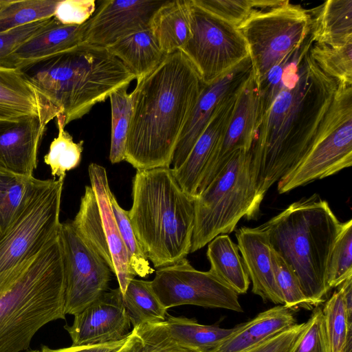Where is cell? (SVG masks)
Wrapping results in <instances>:
<instances>
[{"label": "cell", "mask_w": 352, "mask_h": 352, "mask_svg": "<svg viewBox=\"0 0 352 352\" xmlns=\"http://www.w3.org/2000/svg\"><path fill=\"white\" fill-rule=\"evenodd\" d=\"M30 115L56 117L22 71L0 67V121Z\"/></svg>", "instance_id": "603a6c76"}, {"label": "cell", "mask_w": 352, "mask_h": 352, "mask_svg": "<svg viewBox=\"0 0 352 352\" xmlns=\"http://www.w3.org/2000/svg\"><path fill=\"white\" fill-rule=\"evenodd\" d=\"M239 91L219 107L184 163L175 170L171 168L182 190L194 199L203 175L224 135Z\"/></svg>", "instance_id": "ffe728a7"}, {"label": "cell", "mask_w": 352, "mask_h": 352, "mask_svg": "<svg viewBox=\"0 0 352 352\" xmlns=\"http://www.w3.org/2000/svg\"><path fill=\"white\" fill-rule=\"evenodd\" d=\"M65 294L59 234L33 259L14 287L0 296V352L29 350L40 329L65 319Z\"/></svg>", "instance_id": "8992f818"}, {"label": "cell", "mask_w": 352, "mask_h": 352, "mask_svg": "<svg viewBox=\"0 0 352 352\" xmlns=\"http://www.w3.org/2000/svg\"><path fill=\"white\" fill-rule=\"evenodd\" d=\"M91 186H86L79 210L72 221L81 239L107 264L122 294L135 275L131 270L111 204L106 169L96 163L88 167Z\"/></svg>", "instance_id": "9c48e42d"}, {"label": "cell", "mask_w": 352, "mask_h": 352, "mask_svg": "<svg viewBox=\"0 0 352 352\" xmlns=\"http://www.w3.org/2000/svg\"><path fill=\"white\" fill-rule=\"evenodd\" d=\"M3 2H4V0H0V10L3 6Z\"/></svg>", "instance_id": "c3c4849f"}, {"label": "cell", "mask_w": 352, "mask_h": 352, "mask_svg": "<svg viewBox=\"0 0 352 352\" xmlns=\"http://www.w3.org/2000/svg\"><path fill=\"white\" fill-rule=\"evenodd\" d=\"M167 0H106L87 21L84 43L108 47L133 33L150 28L156 11Z\"/></svg>", "instance_id": "9a60e30c"}, {"label": "cell", "mask_w": 352, "mask_h": 352, "mask_svg": "<svg viewBox=\"0 0 352 352\" xmlns=\"http://www.w3.org/2000/svg\"><path fill=\"white\" fill-rule=\"evenodd\" d=\"M206 255L212 274L238 294L247 292L250 280L237 245L228 234H219L208 243Z\"/></svg>", "instance_id": "f1b7e54d"}, {"label": "cell", "mask_w": 352, "mask_h": 352, "mask_svg": "<svg viewBox=\"0 0 352 352\" xmlns=\"http://www.w3.org/2000/svg\"><path fill=\"white\" fill-rule=\"evenodd\" d=\"M58 136L51 142L48 153L44 156V162L51 169L56 179L64 181L66 172L78 167L81 161L83 140L75 142L72 136L65 129V118L59 114L56 117Z\"/></svg>", "instance_id": "836d02e7"}, {"label": "cell", "mask_w": 352, "mask_h": 352, "mask_svg": "<svg viewBox=\"0 0 352 352\" xmlns=\"http://www.w3.org/2000/svg\"><path fill=\"white\" fill-rule=\"evenodd\" d=\"M128 87L116 89L109 97L111 113L109 160L112 164L124 160L127 134L136 94L135 89L128 93Z\"/></svg>", "instance_id": "1f68e13d"}, {"label": "cell", "mask_w": 352, "mask_h": 352, "mask_svg": "<svg viewBox=\"0 0 352 352\" xmlns=\"http://www.w3.org/2000/svg\"><path fill=\"white\" fill-rule=\"evenodd\" d=\"M122 300L133 327L166 320L167 309L153 292L150 281L133 278L122 294Z\"/></svg>", "instance_id": "4dcf8cb0"}, {"label": "cell", "mask_w": 352, "mask_h": 352, "mask_svg": "<svg viewBox=\"0 0 352 352\" xmlns=\"http://www.w3.org/2000/svg\"><path fill=\"white\" fill-rule=\"evenodd\" d=\"M60 238L65 275V313L75 316L109 291L112 272L77 234L72 221L61 224Z\"/></svg>", "instance_id": "5bb4252c"}, {"label": "cell", "mask_w": 352, "mask_h": 352, "mask_svg": "<svg viewBox=\"0 0 352 352\" xmlns=\"http://www.w3.org/2000/svg\"><path fill=\"white\" fill-rule=\"evenodd\" d=\"M309 54L327 76L338 83L352 85V41L338 47L314 42Z\"/></svg>", "instance_id": "8d00e7d4"}, {"label": "cell", "mask_w": 352, "mask_h": 352, "mask_svg": "<svg viewBox=\"0 0 352 352\" xmlns=\"http://www.w3.org/2000/svg\"><path fill=\"white\" fill-rule=\"evenodd\" d=\"M130 327V319L119 287L107 291L75 315L71 326L64 327L70 336L73 346L118 342L129 335Z\"/></svg>", "instance_id": "e0dca14e"}, {"label": "cell", "mask_w": 352, "mask_h": 352, "mask_svg": "<svg viewBox=\"0 0 352 352\" xmlns=\"http://www.w3.org/2000/svg\"><path fill=\"white\" fill-rule=\"evenodd\" d=\"M271 258L275 280L281 294L283 305L290 310L314 309V306L305 296L292 270L272 248Z\"/></svg>", "instance_id": "60d3db41"}, {"label": "cell", "mask_w": 352, "mask_h": 352, "mask_svg": "<svg viewBox=\"0 0 352 352\" xmlns=\"http://www.w3.org/2000/svg\"><path fill=\"white\" fill-rule=\"evenodd\" d=\"M53 17L0 33V67L12 53L47 28Z\"/></svg>", "instance_id": "7bdbcfd3"}, {"label": "cell", "mask_w": 352, "mask_h": 352, "mask_svg": "<svg viewBox=\"0 0 352 352\" xmlns=\"http://www.w3.org/2000/svg\"><path fill=\"white\" fill-rule=\"evenodd\" d=\"M129 216L142 249L155 267L190 253L194 199L184 192L170 168L137 170Z\"/></svg>", "instance_id": "277c9868"}, {"label": "cell", "mask_w": 352, "mask_h": 352, "mask_svg": "<svg viewBox=\"0 0 352 352\" xmlns=\"http://www.w3.org/2000/svg\"><path fill=\"white\" fill-rule=\"evenodd\" d=\"M237 247L250 280L252 292L263 301L283 305L276 285L271 258L272 246L267 232L261 227L243 226L236 232Z\"/></svg>", "instance_id": "44dd1931"}, {"label": "cell", "mask_w": 352, "mask_h": 352, "mask_svg": "<svg viewBox=\"0 0 352 352\" xmlns=\"http://www.w3.org/2000/svg\"><path fill=\"white\" fill-rule=\"evenodd\" d=\"M87 22L63 25L54 16L39 34L12 53L1 67L23 70L84 43Z\"/></svg>", "instance_id": "7402d4cb"}, {"label": "cell", "mask_w": 352, "mask_h": 352, "mask_svg": "<svg viewBox=\"0 0 352 352\" xmlns=\"http://www.w3.org/2000/svg\"><path fill=\"white\" fill-rule=\"evenodd\" d=\"M322 310L331 352H352V317L346 315L340 290L333 293Z\"/></svg>", "instance_id": "d590c367"}, {"label": "cell", "mask_w": 352, "mask_h": 352, "mask_svg": "<svg viewBox=\"0 0 352 352\" xmlns=\"http://www.w3.org/2000/svg\"><path fill=\"white\" fill-rule=\"evenodd\" d=\"M249 51L258 85L267 72L297 47L311 29L308 11L286 1L282 5L256 10L238 26Z\"/></svg>", "instance_id": "30bf717a"}, {"label": "cell", "mask_w": 352, "mask_h": 352, "mask_svg": "<svg viewBox=\"0 0 352 352\" xmlns=\"http://www.w3.org/2000/svg\"><path fill=\"white\" fill-rule=\"evenodd\" d=\"M118 352H197L174 340L164 321L134 327Z\"/></svg>", "instance_id": "d6a6232c"}, {"label": "cell", "mask_w": 352, "mask_h": 352, "mask_svg": "<svg viewBox=\"0 0 352 352\" xmlns=\"http://www.w3.org/2000/svg\"><path fill=\"white\" fill-rule=\"evenodd\" d=\"M119 350H120V349H119ZM119 350H118V351H115V352H118V351H119Z\"/></svg>", "instance_id": "681fc988"}, {"label": "cell", "mask_w": 352, "mask_h": 352, "mask_svg": "<svg viewBox=\"0 0 352 352\" xmlns=\"http://www.w3.org/2000/svg\"><path fill=\"white\" fill-rule=\"evenodd\" d=\"M107 49L135 75L137 84L150 75L166 56L151 28L126 36Z\"/></svg>", "instance_id": "d4e9b609"}, {"label": "cell", "mask_w": 352, "mask_h": 352, "mask_svg": "<svg viewBox=\"0 0 352 352\" xmlns=\"http://www.w3.org/2000/svg\"><path fill=\"white\" fill-rule=\"evenodd\" d=\"M21 71L65 125L135 79L107 47L87 43Z\"/></svg>", "instance_id": "3957f363"}, {"label": "cell", "mask_w": 352, "mask_h": 352, "mask_svg": "<svg viewBox=\"0 0 352 352\" xmlns=\"http://www.w3.org/2000/svg\"><path fill=\"white\" fill-rule=\"evenodd\" d=\"M352 220L342 223L327 268L326 284L329 290L338 287L352 277Z\"/></svg>", "instance_id": "f35d334b"}, {"label": "cell", "mask_w": 352, "mask_h": 352, "mask_svg": "<svg viewBox=\"0 0 352 352\" xmlns=\"http://www.w3.org/2000/svg\"><path fill=\"white\" fill-rule=\"evenodd\" d=\"M95 10L94 0H60L54 16L63 25H80L91 17Z\"/></svg>", "instance_id": "ee69618b"}, {"label": "cell", "mask_w": 352, "mask_h": 352, "mask_svg": "<svg viewBox=\"0 0 352 352\" xmlns=\"http://www.w3.org/2000/svg\"><path fill=\"white\" fill-rule=\"evenodd\" d=\"M252 73L248 56L232 70L204 86L179 137L172 159L173 170L184 163L219 107L241 89Z\"/></svg>", "instance_id": "2e32d148"}, {"label": "cell", "mask_w": 352, "mask_h": 352, "mask_svg": "<svg viewBox=\"0 0 352 352\" xmlns=\"http://www.w3.org/2000/svg\"><path fill=\"white\" fill-rule=\"evenodd\" d=\"M311 30L289 55L283 85L259 122L250 148L260 208L266 192L292 170L326 131L338 82L310 56Z\"/></svg>", "instance_id": "6da1fadb"}, {"label": "cell", "mask_w": 352, "mask_h": 352, "mask_svg": "<svg viewBox=\"0 0 352 352\" xmlns=\"http://www.w3.org/2000/svg\"><path fill=\"white\" fill-rule=\"evenodd\" d=\"M310 16L315 43L338 47L352 41V0L327 1Z\"/></svg>", "instance_id": "484cf974"}, {"label": "cell", "mask_w": 352, "mask_h": 352, "mask_svg": "<svg viewBox=\"0 0 352 352\" xmlns=\"http://www.w3.org/2000/svg\"><path fill=\"white\" fill-rule=\"evenodd\" d=\"M305 322L296 324L241 352H290L302 333Z\"/></svg>", "instance_id": "f6af8a7d"}, {"label": "cell", "mask_w": 352, "mask_h": 352, "mask_svg": "<svg viewBox=\"0 0 352 352\" xmlns=\"http://www.w3.org/2000/svg\"><path fill=\"white\" fill-rule=\"evenodd\" d=\"M297 324L292 310L283 305L259 313L251 320L238 324L215 352H241Z\"/></svg>", "instance_id": "cb8c5ba5"}, {"label": "cell", "mask_w": 352, "mask_h": 352, "mask_svg": "<svg viewBox=\"0 0 352 352\" xmlns=\"http://www.w3.org/2000/svg\"><path fill=\"white\" fill-rule=\"evenodd\" d=\"M352 164V85L338 83L329 124L318 142L278 182L279 193L323 179Z\"/></svg>", "instance_id": "7c38bea8"}, {"label": "cell", "mask_w": 352, "mask_h": 352, "mask_svg": "<svg viewBox=\"0 0 352 352\" xmlns=\"http://www.w3.org/2000/svg\"><path fill=\"white\" fill-rule=\"evenodd\" d=\"M342 223L327 201L315 194L292 203L261 226L314 307L329 292L327 268Z\"/></svg>", "instance_id": "5b68a950"}, {"label": "cell", "mask_w": 352, "mask_h": 352, "mask_svg": "<svg viewBox=\"0 0 352 352\" xmlns=\"http://www.w3.org/2000/svg\"><path fill=\"white\" fill-rule=\"evenodd\" d=\"M111 204L116 221L126 248L129 265L135 276L147 277L154 272L138 241L131 224L129 211L123 209L112 193Z\"/></svg>", "instance_id": "ab89813d"}, {"label": "cell", "mask_w": 352, "mask_h": 352, "mask_svg": "<svg viewBox=\"0 0 352 352\" xmlns=\"http://www.w3.org/2000/svg\"><path fill=\"white\" fill-rule=\"evenodd\" d=\"M191 36L179 50L209 85L249 56L238 27L188 0Z\"/></svg>", "instance_id": "8fae6325"}, {"label": "cell", "mask_w": 352, "mask_h": 352, "mask_svg": "<svg viewBox=\"0 0 352 352\" xmlns=\"http://www.w3.org/2000/svg\"><path fill=\"white\" fill-rule=\"evenodd\" d=\"M49 179H39L0 168V237L19 218Z\"/></svg>", "instance_id": "4316f807"}, {"label": "cell", "mask_w": 352, "mask_h": 352, "mask_svg": "<svg viewBox=\"0 0 352 352\" xmlns=\"http://www.w3.org/2000/svg\"><path fill=\"white\" fill-rule=\"evenodd\" d=\"M256 110L257 87L252 73L236 96L227 129L203 175L197 197L214 179L236 151L251 148L256 131Z\"/></svg>", "instance_id": "ac0fdd59"}, {"label": "cell", "mask_w": 352, "mask_h": 352, "mask_svg": "<svg viewBox=\"0 0 352 352\" xmlns=\"http://www.w3.org/2000/svg\"><path fill=\"white\" fill-rule=\"evenodd\" d=\"M50 121L41 115L0 121V168L34 176L40 142Z\"/></svg>", "instance_id": "d6986e66"}, {"label": "cell", "mask_w": 352, "mask_h": 352, "mask_svg": "<svg viewBox=\"0 0 352 352\" xmlns=\"http://www.w3.org/2000/svg\"><path fill=\"white\" fill-rule=\"evenodd\" d=\"M250 150L236 151L194 199L190 252L204 248L219 234L234 231L242 217H257L259 208L256 201L255 176Z\"/></svg>", "instance_id": "52a82bcc"}, {"label": "cell", "mask_w": 352, "mask_h": 352, "mask_svg": "<svg viewBox=\"0 0 352 352\" xmlns=\"http://www.w3.org/2000/svg\"><path fill=\"white\" fill-rule=\"evenodd\" d=\"M24 352H40V351H38V350H28V351H24Z\"/></svg>", "instance_id": "7dc6e473"}, {"label": "cell", "mask_w": 352, "mask_h": 352, "mask_svg": "<svg viewBox=\"0 0 352 352\" xmlns=\"http://www.w3.org/2000/svg\"><path fill=\"white\" fill-rule=\"evenodd\" d=\"M220 19L239 26L256 10L270 9L284 3L280 0H193Z\"/></svg>", "instance_id": "74e56055"}, {"label": "cell", "mask_w": 352, "mask_h": 352, "mask_svg": "<svg viewBox=\"0 0 352 352\" xmlns=\"http://www.w3.org/2000/svg\"><path fill=\"white\" fill-rule=\"evenodd\" d=\"M150 283L166 309L192 305L243 311L236 292L210 271L194 268L186 258L157 268Z\"/></svg>", "instance_id": "4fadbf2b"}, {"label": "cell", "mask_w": 352, "mask_h": 352, "mask_svg": "<svg viewBox=\"0 0 352 352\" xmlns=\"http://www.w3.org/2000/svg\"><path fill=\"white\" fill-rule=\"evenodd\" d=\"M126 338L122 340L112 343L87 346L72 345L67 348L58 349H52L47 346H43L40 352H115L122 347Z\"/></svg>", "instance_id": "bcb514c9"}, {"label": "cell", "mask_w": 352, "mask_h": 352, "mask_svg": "<svg viewBox=\"0 0 352 352\" xmlns=\"http://www.w3.org/2000/svg\"><path fill=\"white\" fill-rule=\"evenodd\" d=\"M63 182L50 179L0 237V296L14 287L38 254L59 235Z\"/></svg>", "instance_id": "ba28073f"}, {"label": "cell", "mask_w": 352, "mask_h": 352, "mask_svg": "<svg viewBox=\"0 0 352 352\" xmlns=\"http://www.w3.org/2000/svg\"><path fill=\"white\" fill-rule=\"evenodd\" d=\"M290 352H331L324 315L320 307H314Z\"/></svg>", "instance_id": "b9f144b4"}, {"label": "cell", "mask_w": 352, "mask_h": 352, "mask_svg": "<svg viewBox=\"0 0 352 352\" xmlns=\"http://www.w3.org/2000/svg\"><path fill=\"white\" fill-rule=\"evenodd\" d=\"M150 28L166 55L179 50L191 36L188 0H167L155 13Z\"/></svg>", "instance_id": "83f0119b"}, {"label": "cell", "mask_w": 352, "mask_h": 352, "mask_svg": "<svg viewBox=\"0 0 352 352\" xmlns=\"http://www.w3.org/2000/svg\"><path fill=\"white\" fill-rule=\"evenodd\" d=\"M205 85L180 50L166 55L134 89L124 160L137 170L170 168L179 137Z\"/></svg>", "instance_id": "7a4b0ae2"}, {"label": "cell", "mask_w": 352, "mask_h": 352, "mask_svg": "<svg viewBox=\"0 0 352 352\" xmlns=\"http://www.w3.org/2000/svg\"><path fill=\"white\" fill-rule=\"evenodd\" d=\"M60 0H4L0 10V33L54 16Z\"/></svg>", "instance_id": "e575fe53"}, {"label": "cell", "mask_w": 352, "mask_h": 352, "mask_svg": "<svg viewBox=\"0 0 352 352\" xmlns=\"http://www.w3.org/2000/svg\"><path fill=\"white\" fill-rule=\"evenodd\" d=\"M164 323L174 340L197 352H215L238 327L236 325L231 329H223L215 325L202 324L192 318L168 314Z\"/></svg>", "instance_id": "f546056e"}]
</instances>
